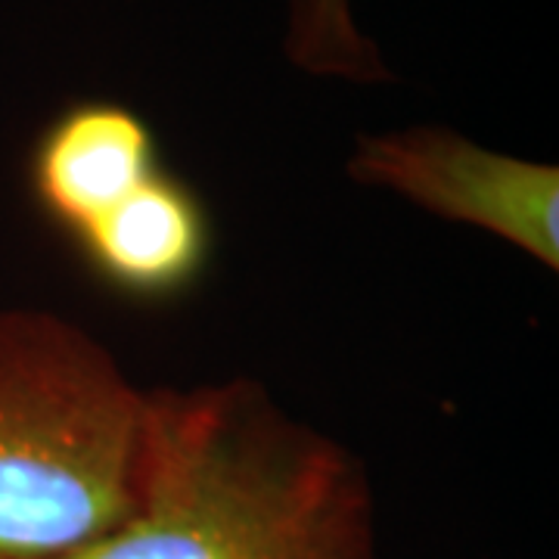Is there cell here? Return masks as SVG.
I'll list each match as a JSON object with an SVG mask.
<instances>
[{
    "instance_id": "cell-2",
    "label": "cell",
    "mask_w": 559,
    "mask_h": 559,
    "mask_svg": "<svg viewBox=\"0 0 559 559\" xmlns=\"http://www.w3.org/2000/svg\"><path fill=\"white\" fill-rule=\"evenodd\" d=\"M150 389L81 323L0 311V559H69L134 507Z\"/></svg>"
},
{
    "instance_id": "cell-1",
    "label": "cell",
    "mask_w": 559,
    "mask_h": 559,
    "mask_svg": "<svg viewBox=\"0 0 559 559\" xmlns=\"http://www.w3.org/2000/svg\"><path fill=\"white\" fill-rule=\"evenodd\" d=\"M69 559H380L373 481L252 377L150 389L134 507Z\"/></svg>"
},
{
    "instance_id": "cell-5",
    "label": "cell",
    "mask_w": 559,
    "mask_h": 559,
    "mask_svg": "<svg viewBox=\"0 0 559 559\" xmlns=\"http://www.w3.org/2000/svg\"><path fill=\"white\" fill-rule=\"evenodd\" d=\"M91 271L131 299H171L200 280L212 252L202 200L165 168L72 237Z\"/></svg>"
},
{
    "instance_id": "cell-6",
    "label": "cell",
    "mask_w": 559,
    "mask_h": 559,
    "mask_svg": "<svg viewBox=\"0 0 559 559\" xmlns=\"http://www.w3.org/2000/svg\"><path fill=\"white\" fill-rule=\"evenodd\" d=\"M283 50L296 69L314 79L352 84L392 81L380 47L352 16V0H289Z\"/></svg>"
},
{
    "instance_id": "cell-3",
    "label": "cell",
    "mask_w": 559,
    "mask_h": 559,
    "mask_svg": "<svg viewBox=\"0 0 559 559\" xmlns=\"http://www.w3.org/2000/svg\"><path fill=\"white\" fill-rule=\"evenodd\" d=\"M348 178L380 187L444 221L479 227L559 271V171L547 162L495 153L439 124L358 140Z\"/></svg>"
},
{
    "instance_id": "cell-4",
    "label": "cell",
    "mask_w": 559,
    "mask_h": 559,
    "mask_svg": "<svg viewBox=\"0 0 559 559\" xmlns=\"http://www.w3.org/2000/svg\"><path fill=\"white\" fill-rule=\"evenodd\" d=\"M162 171L153 128L109 100L72 103L44 128L28 178L47 218L79 237Z\"/></svg>"
}]
</instances>
